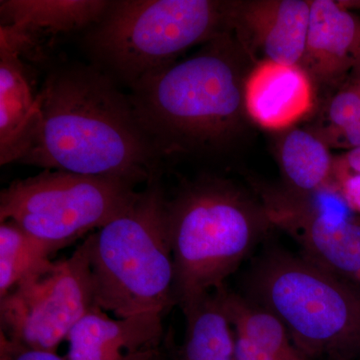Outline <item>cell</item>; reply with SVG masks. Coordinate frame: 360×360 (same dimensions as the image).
Masks as SVG:
<instances>
[{
	"instance_id": "30bf717a",
	"label": "cell",
	"mask_w": 360,
	"mask_h": 360,
	"mask_svg": "<svg viewBox=\"0 0 360 360\" xmlns=\"http://www.w3.org/2000/svg\"><path fill=\"white\" fill-rule=\"evenodd\" d=\"M162 317L111 319L98 305L71 329L68 360H155L167 352Z\"/></svg>"
},
{
	"instance_id": "52a82bcc",
	"label": "cell",
	"mask_w": 360,
	"mask_h": 360,
	"mask_svg": "<svg viewBox=\"0 0 360 360\" xmlns=\"http://www.w3.org/2000/svg\"><path fill=\"white\" fill-rule=\"evenodd\" d=\"M136 184L115 177L45 169L0 193V224L15 222L58 252L127 212Z\"/></svg>"
},
{
	"instance_id": "6da1fadb",
	"label": "cell",
	"mask_w": 360,
	"mask_h": 360,
	"mask_svg": "<svg viewBox=\"0 0 360 360\" xmlns=\"http://www.w3.org/2000/svg\"><path fill=\"white\" fill-rule=\"evenodd\" d=\"M37 127L18 163L146 186L161 176L160 155L129 94L96 65L53 68L37 96Z\"/></svg>"
},
{
	"instance_id": "d4e9b609",
	"label": "cell",
	"mask_w": 360,
	"mask_h": 360,
	"mask_svg": "<svg viewBox=\"0 0 360 360\" xmlns=\"http://www.w3.org/2000/svg\"><path fill=\"white\" fill-rule=\"evenodd\" d=\"M359 360H360V359H359Z\"/></svg>"
},
{
	"instance_id": "2e32d148",
	"label": "cell",
	"mask_w": 360,
	"mask_h": 360,
	"mask_svg": "<svg viewBox=\"0 0 360 360\" xmlns=\"http://www.w3.org/2000/svg\"><path fill=\"white\" fill-rule=\"evenodd\" d=\"M181 311L186 317V333L170 360H238L236 333L219 290Z\"/></svg>"
},
{
	"instance_id": "7c38bea8",
	"label": "cell",
	"mask_w": 360,
	"mask_h": 360,
	"mask_svg": "<svg viewBox=\"0 0 360 360\" xmlns=\"http://www.w3.org/2000/svg\"><path fill=\"white\" fill-rule=\"evenodd\" d=\"M310 2L262 0L231 4L229 25L241 42L262 52L264 59L281 65H300L309 32Z\"/></svg>"
},
{
	"instance_id": "d6986e66",
	"label": "cell",
	"mask_w": 360,
	"mask_h": 360,
	"mask_svg": "<svg viewBox=\"0 0 360 360\" xmlns=\"http://www.w3.org/2000/svg\"><path fill=\"white\" fill-rule=\"evenodd\" d=\"M331 122L352 148H360V84L336 94L329 106Z\"/></svg>"
},
{
	"instance_id": "e0dca14e",
	"label": "cell",
	"mask_w": 360,
	"mask_h": 360,
	"mask_svg": "<svg viewBox=\"0 0 360 360\" xmlns=\"http://www.w3.org/2000/svg\"><path fill=\"white\" fill-rule=\"evenodd\" d=\"M56 251L33 238L15 222L0 224V298L18 283L44 271Z\"/></svg>"
},
{
	"instance_id": "8992f818",
	"label": "cell",
	"mask_w": 360,
	"mask_h": 360,
	"mask_svg": "<svg viewBox=\"0 0 360 360\" xmlns=\"http://www.w3.org/2000/svg\"><path fill=\"white\" fill-rule=\"evenodd\" d=\"M229 6L212 0H113L85 33L84 46L94 65L130 87L227 30Z\"/></svg>"
},
{
	"instance_id": "603a6c76",
	"label": "cell",
	"mask_w": 360,
	"mask_h": 360,
	"mask_svg": "<svg viewBox=\"0 0 360 360\" xmlns=\"http://www.w3.org/2000/svg\"><path fill=\"white\" fill-rule=\"evenodd\" d=\"M352 68H354L355 73H356L360 84V46L359 51H357L356 56H355L354 65Z\"/></svg>"
},
{
	"instance_id": "5b68a950",
	"label": "cell",
	"mask_w": 360,
	"mask_h": 360,
	"mask_svg": "<svg viewBox=\"0 0 360 360\" xmlns=\"http://www.w3.org/2000/svg\"><path fill=\"white\" fill-rule=\"evenodd\" d=\"M167 200L156 179L127 212L85 238L96 304L116 319H165L175 305Z\"/></svg>"
},
{
	"instance_id": "44dd1931",
	"label": "cell",
	"mask_w": 360,
	"mask_h": 360,
	"mask_svg": "<svg viewBox=\"0 0 360 360\" xmlns=\"http://www.w3.org/2000/svg\"><path fill=\"white\" fill-rule=\"evenodd\" d=\"M341 196L348 207L360 213V174H348L341 180Z\"/></svg>"
},
{
	"instance_id": "ba28073f",
	"label": "cell",
	"mask_w": 360,
	"mask_h": 360,
	"mask_svg": "<svg viewBox=\"0 0 360 360\" xmlns=\"http://www.w3.org/2000/svg\"><path fill=\"white\" fill-rule=\"evenodd\" d=\"M89 245L18 283L0 298V335L32 349L56 352L96 307Z\"/></svg>"
},
{
	"instance_id": "7402d4cb",
	"label": "cell",
	"mask_w": 360,
	"mask_h": 360,
	"mask_svg": "<svg viewBox=\"0 0 360 360\" xmlns=\"http://www.w3.org/2000/svg\"><path fill=\"white\" fill-rule=\"evenodd\" d=\"M347 165L355 174H360V148H352L347 153Z\"/></svg>"
},
{
	"instance_id": "4fadbf2b",
	"label": "cell",
	"mask_w": 360,
	"mask_h": 360,
	"mask_svg": "<svg viewBox=\"0 0 360 360\" xmlns=\"http://www.w3.org/2000/svg\"><path fill=\"white\" fill-rule=\"evenodd\" d=\"M243 103L246 115L264 129H288L311 110V77L300 65L264 59L245 77Z\"/></svg>"
},
{
	"instance_id": "3957f363",
	"label": "cell",
	"mask_w": 360,
	"mask_h": 360,
	"mask_svg": "<svg viewBox=\"0 0 360 360\" xmlns=\"http://www.w3.org/2000/svg\"><path fill=\"white\" fill-rule=\"evenodd\" d=\"M165 217L181 310L226 285L274 226L264 205L215 176L184 182L167 200Z\"/></svg>"
},
{
	"instance_id": "ac0fdd59",
	"label": "cell",
	"mask_w": 360,
	"mask_h": 360,
	"mask_svg": "<svg viewBox=\"0 0 360 360\" xmlns=\"http://www.w3.org/2000/svg\"><path fill=\"white\" fill-rule=\"evenodd\" d=\"M281 160L286 179L296 193L319 191L330 174L328 149L323 142L304 130H292L286 135Z\"/></svg>"
},
{
	"instance_id": "9a60e30c",
	"label": "cell",
	"mask_w": 360,
	"mask_h": 360,
	"mask_svg": "<svg viewBox=\"0 0 360 360\" xmlns=\"http://www.w3.org/2000/svg\"><path fill=\"white\" fill-rule=\"evenodd\" d=\"M37 96L20 56L0 49V165L18 163L30 150L39 117Z\"/></svg>"
},
{
	"instance_id": "5bb4252c",
	"label": "cell",
	"mask_w": 360,
	"mask_h": 360,
	"mask_svg": "<svg viewBox=\"0 0 360 360\" xmlns=\"http://www.w3.org/2000/svg\"><path fill=\"white\" fill-rule=\"evenodd\" d=\"M360 22L331 0L310 1L309 32L300 65L309 77L333 79L354 68Z\"/></svg>"
},
{
	"instance_id": "277c9868",
	"label": "cell",
	"mask_w": 360,
	"mask_h": 360,
	"mask_svg": "<svg viewBox=\"0 0 360 360\" xmlns=\"http://www.w3.org/2000/svg\"><path fill=\"white\" fill-rule=\"evenodd\" d=\"M245 295L283 324L310 360L360 359V286L271 246L255 260Z\"/></svg>"
},
{
	"instance_id": "7a4b0ae2",
	"label": "cell",
	"mask_w": 360,
	"mask_h": 360,
	"mask_svg": "<svg viewBox=\"0 0 360 360\" xmlns=\"http://www.w3.org/2000/svg\"><path fill=\"white\" fill-rule=\"evenodd\" d=\"M239 46L229 32L129 87L135 115L161 158L229 148L245 116Z\"/></svg>"
},
{
	"instance_id": "ffe728a7",
	"label": "cell",
	"mask_w": 360,
	"mask_h": 360,
	"mask_svg": "<svg viewBox=\"0 0 360 360\" xmlns=\"http://www.w3.org/2000/svg\"><path fill=\"white\" fill-rule=\"evenodd\" d=\"M0 360H68L56 352L32 349L0 335Z\"/></svg>"
},
{
	"instance_id": "9c48e42d",
	"label": "cell",
	"mask_w": 360,
	"mask_h": 360,
	"mask_svg": "<svg viewBox=\"0 0 360 360\" xmlns=\"http://www.w3.org/2000/svg\"><path fill=\"white\" fill-rule=\"evenodd\" d=\"M341 203V195L312 205L300 193H274L265 195L264 206L272 225L295 239L303 258L360 286V224Z\"/></svg>"
},
{
	"instance_id": "8fae6325",
	"label": "cell",
	"mask_w": 360,
	"mask_h": 360,
	"mask_svg": "<svg viewBox=\"0 0 360 360\" xmlns=\"http://www.w3.org/2000/svg\"><path fill=\"white\" fill-rule=\"evenodd\" d=\"M108 0H1L0 49L20 58L33 54L39 37L77 32L96 25Z\"/></svg>"
},
{
	"instance_id": "cb8c5ba5",
	"label": "cell",
	"mask_w": 360,
	"mask_h": 360,
	"mask_svg": "<svg viewBox=\"0 0 360 360\" xmlns=\"http://www.w3.org/2000/svg\"><path fill=\"white\" fill-rule=\"evenodd\" d=\"M155 360H170L169 359H168L167 350V352H165V354L161 355L160 357H158V359Z\"/></svg>"
}]
</instances>
